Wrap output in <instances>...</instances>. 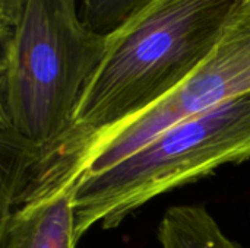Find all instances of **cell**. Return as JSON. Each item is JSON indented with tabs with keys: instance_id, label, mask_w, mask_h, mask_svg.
<instances>
[{
	"instance_id": "1",
	"label": "cell",
	"mask_w": 250,
	"mask_h": 248,
	"mask_svg": "<svg viewBox=\"0 0 250 248\" xmlns=\"http://www.w3.org/2000/svg\"><path fill=\"white\" fill-rule=\"evenodd\" d=\"M242 0H155L105 37L70 127L38 146L0 143V215L75 187L88 148L166 98L209 56Z\"/></svg>"
},
{
	"instance_id": "4",
	"label": "cell",
	"mask_w": 250,
	"mask_h": 248,
	"mask_svg": "<svg viewBox=\"0 0 250 248\" xmlns=\"http://www.w3.org/2000/svg\"><path fill=\"white\" fill-rule=\"evenodd\" d=\"M250 92V0H242L196 70L155 105L100 136L82 156L75 184L126 159L176 123Z\"/></svg>"
},
{
	"instance_id": "2",
	"label": "cell",
	"mask_w": 250,
	"mask_h": 248,
	"mask_svg": "<svg viewBox=\"0 0 250 248\" xmlns=\"http://www.w3.org/2000/svg\"><path fill=\"white\" fill-rule=\"evenodd\" d=\"M104 50L76 0H28L0 28V143L38 146L63 134Z\"/></svg>"
},
{
	"instance_id": "5",
	"label": "cell",
	"mask_w": 250,
	"mask_h": 248,
	"mask_svg": "<svg viewBox=\"0 0 250 248\" xmlns=\"http://www.w3.org/2000/svg\"><path fill=\"white\" fill-rule=\"evenodd\" d=\"M76 186L0 215V248H75Z\"/></svg>"
},
{
	"instance_id": "3",
	"label": "cell",
	"mask_w": 250,
	"mask_h": 248,
	"mask_svg": "<svg viewBox=\"0 0 250 248\" xmlns=\"http://www.w3.org/2000/svg\"><path fill=\"white\" fill-rule=\"evenodd\" d=\"M250 158V92L168 127L139 151L76 183L75 237L117 228L152 199Z\"/></svg>"
},
{
	"instance_id": "7",
	"label": "cell",
	"mask_w": 250,
	"mask_h": 248,
	"mask_svg": "<svg viewBox=\"0 0 250 248\" xmlns=\"http://www.w3.org/2000/svg\"><path fill=\"white\" fill-rule=\"evenodd\" d=\"M155 0H82L81 19L100 37H108Z\"/></svg>"
},
{
	"instance_id": "8",
	"label": "cell",
	"mask_w": 250,
	"mask_h": 248,
	"mask_svg": "<svg viewBox=\"0 0 250 248\" xmlns=\"http://www.w3.org/2000/svg\"><path fill=\"white\" fill-rule=\"evenodd\" d=\"M26 1L28 0H0V28L12 25Z\"/></svg>"
},
{
	"instance_id": "6",
	"label": "cell",
	"mask_w": 250,
	"mask_h": 248,
	"mask_svg": "<svg viewBox=\"0 0 250 248\" xmlns=\"http://www.w3.org/2000/svg\"><path fill=\"white\" fill-rule=\"evenodd\" d=\"M161 248H246L220 228L204 205L167 209L158 225Z\"/></svg>"
}]
</instances>
